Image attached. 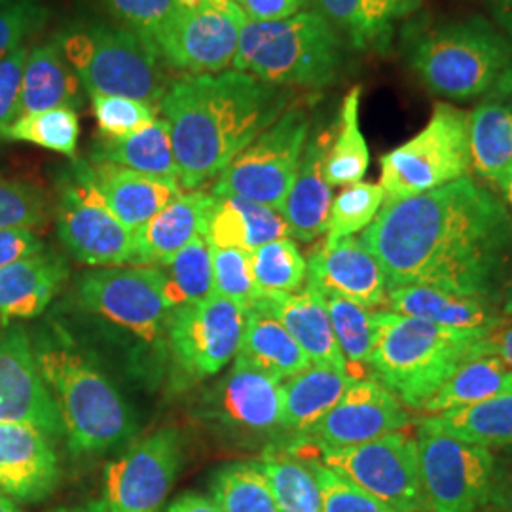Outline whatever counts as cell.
Instances as JSON below:
<instances>
[{"instance_id":"7bdbcfd3","label":"cell","mask_w":512,"mask_h":512,"mask_svg":"<svg viewBox=\"0 0 512 512\" xmlns=\"http://www.w3.org/2000/svg\"><path fill=\"white\" fill-rule=\"evenodd\" d=\"M325 298L336 344L346 361L349 376L351 368H370L374 348V311L342 296L325 294Z\"/></svg>"},{"instance_id":"ab89813d","label":"cell","mask_w":512,"mask_h":512,"mask_svg":"<svg viewBox=\"0 0 512 512\" xmlns=\"http://www.w3.org/2000/svg\"><path fill=\"white\" fill-rule=\"evenodd\" d=\"M211 499L222 512H281L256 461L220 467L211 482Z\"/></svg>"},{"instance_id":"30bf717a","label":"cell","mask_w":512,"mask_h":512,"mask_svg":"<svg viewBox=\"0 0 512 512\" xmlns=\"http://www.w3.org/2000/svg\"><path fill=\"white\" fill-rule=\"evenodd\" d=\"M55 226L65 249L82 264L112 268L135 262L133 232L110 211L88 162H74L61 175Z\"/></svg>"},{"instance_id":"74e56055","label":"cell","mask_w":512,"mask_h":512,"mask_svg":"<svg viewBox=\"0 0 512 512\" xmlns=\"http://www.w3.org/2000/svg\"><path fill=\"white\" fill-rule=\"evenodd\" d=\"M281 512H323L321 490L310 463L287 452L266 450L256 461Z\"/></svg>"},{"instance_id":"277c9868","label":"cell","mask_w":512,"mask_h":512,"mask_svg":"<svg viewBox=\"0 0 512 512\" xmlns=\"http://www.w3.org/2000/svg\"><path fill=\"white\" fill-rule=\"evenodd\" d=\"M490 330L444 329L395 311H374V378L421 410L459 366L488 351Z\"/></svg>"},{"instance_id":"7dc6e473","label":"cell","mask_w":512,"mask_h":512,"mask_svg":"<svg viewBox=\"0 0 512 512\" xmlns=\"http://www.w3.org/2000/svg\"><path fill=\"white\" fill-rule=\"evenodd\" d=\"M90 101L97 128L103 139L128 137L131 133L147 128L158 118V110L137 99L90 93Z\"/></svg>"},{"instance_id":"ee69618b","label":"cell","mask_w":512,"mask_h":512,"mask_svg":"<svg viewBox=\"0 0 512 512\" xmlns=\"http://www.w3.org/2000/svg\"><path fill=\"white\" fill-rule=\"evenodd\" d=\"M384 200L380 184L359 181L344 186L330 205L327 239L349 238L365 232L378 217Z\"/></svg>"},{"instance_id":"f6af8a7d","label":"cell","mask_w":512,"mask_h":512,"mask_svg":"<svg viewBox=\"0 0 512 512\" xmlns=\"http://www.w3.org/2000/svg\"><path fill=\"white\" fill-rule=\"evenodd\" d=\"M213 260V294L236 302L243 310L251 311L262 300L256 287L251 253L241 249L211 247Z\"/></svg>"},{"instance_id":"680465c9","label":"cell","mask_w":512,"mask_h":512,"mask_svg":"<svg viewBox=\"0 0 512 512\" xmlns=\"http://www.w3.org/2000/svg\"><path fill=\"white\" fill-rule=\"evenodd\" d=\"M165 512H222L219 505L202 494H184L177 497Z\"/></svg>"},{"instance_id":"83f0119b","label":"cell","mask_w":512,"mask_h":512,"mask_svg":"<svg viewBox=\"0 0 512 512\" xmlns=\"http://www.w3.org/2000/svg\"><path fill=\"white\" fill-rule=\"evenodd\" d=\"M385 304L389 311L444 329L492 330L501 321L497 306L490 302L421 285L387 287Z\"/></svg>"},{"instance_id":"be15d7a7","label":"cell","mask_w":512,"mask_h":512,"mask_svg":"<svg viewBox=\"0 0 512 512\" xmlns=\"http://www.w3.org/2000/svg\"><path fill=\"white\" fill-rule=\"evenodd\" d=\"M501 308H503V313H505V315L512 317V266L511 274H509V279H507V285H505L503 300H501Z\"/></svg>"},{"instance_id":"4316f807","label":"cell","mask_w":512,"mask_h":512,"mask_svg":"<svg viewBox=\"0 0 512 512\" xmlns=\"http://www.w3.org/2000/svg\"><path fill=\"white\" fill-rule=\"evenodd\" d=\"M67 277L65 260L50 251L0 268V321L38 317L61 291Z\"/></svg>"},{"instance_id":"9a60e30c","label":"cell","mask_w":512,"mask_h":512,"mask_svg":"<svg viewBox=\"0 0 512 512\" xmlns=\"http://www.w3.org/2000/svg\"><path fill=\"white\" fill-rule=\"evenodd\" d=\"M247 16L226 14L209 4L177 8L152 33L148 42L164 65L184 76L228 71L236 59L239 31Z\"/></svg>"},{"instance_id":"c3c4849f","label":"cell","mask_w":512,"mask_h":512,"mask_svg":"<svg viewBox=\"0 0 512 512\" xmlns=\"http://www.w3.org/2000/svg\"><path fill=\"white\" fill-rule=\"evenodd\" d=\"M308 463L321 490L323 512H397L376 497L366 494L363 488L348 478L323 465L319 459H311Z\"/></svg>"},{"instance_id":"ac0fdd59","label":"cell","mask_w":512,"mask_h":512,"mask_svg":"<svg viewBox=\"0 0 512 512\" xmlns=\"http://www.w3.org/2000/svg\"><path fill=\"white\" fill-rule=\"evenodd\" d=\"M408 423L404 404L382 382L361 378L306 437L319 448H348L403 431Z\"/></svg>"},{"instance_id":"7a4b0ae2","label":"cell","mask_w":512,"mask_h":512,"mask_svg":"<svg viewBox=\"0 0 512 512\" xmlns=\"http://www.w3.org/2000/svg\"><path fill=\"white\" fill-rule=\"evenodd\" d=\"M294 90L241 71L183 76L169 84L164 114L179 184L198 190L217 179L243 148L291 109Z\"/></svg>"},{"instance_id":"6125c7cd","label":"cell","mask_w":512,"mask_h":512,"mask_svg":"<svg viewBox=\"0 0 512 512\" xmlns=\"http://www.w3.org/2000/svg\"><path fill=\"white\" fill-rule=\"evenodd\" d=\"M48 512H110L105 505V501H92L86 505H76V507H61Z\"/></svg>"},{"instance_id":"bcb514c9","label":"cell","mask_w":512,"mask_h":512,"mask_svg":"<svg viewBox=\"0 0 512 512\" xmlns=\"http://www.w3.org/2000/svg\"><path fill=\"white\" fill-rule=\"evenodd\" d=\"M50 202L37 184L0 177V230H35L48 222Z\"/></svg>"},{"instance_id":"6f0895ef","label":"cell","mask_w":512,"mask_h":512,"mask_svg":"<svg viewBox=\"0 0 512 512\" xmlns=\"http://www.w3.org/2000/svg\"><path fill=\"white\" fill-rule=\"evenodd\" d=\"M488 351L497 355L505 365L512 368V321H499L488 334Z\"/></svg>"},{"instance_id":"d6a6232c","label":"cell","mask_w":512,"mask_h":512,"mask_svg":"<svg viewBox=\"0 0 512 512\" xmlns=\"http://www.w3.org/2000/svg\"><path fill=\"white\" fill-rule=\"evenodd\" d=\"M471 169L497 184L512 165V103L492 97L469 112Z\"/></svg>"},{"instance_id":"db71d44e","label":"cell","mask_w":512,"mask_h":512,"mask_svg":"<svg viewBox=\"0 0 512 512\" xmlns=\"http://www.w3.org/2000/svg\"><path fill=\"white\" fill-rule=\"evenodd\" d=\"M251 21H281L300 14L308 0H234Z\"/></svg>"},{"instance_id":"8fae6325","label":"cell","mask_w":512,"mask_h":512,"mask_svg":"<svg viewBox=\"0 0 512 512\" xmlns=\"http://www.w3.org/2000/svg\"><path fill=\"white\" fill-rule=\"evenodd\" d=\"M420 482L427 512H482L494 480V450L418 427Z\"/></svg>"},{"instance_id":"e0dca14e","label":"cell","mask_w":512,"mask_h":512,"mask_svg":"<svg viewBox=\"0 0 512 512\" xmlns=\"http://www.w3.org/2000/svg\"><path fill=\"white\" fill-rule=\"evenodd\" d=\"M0 423H25L50 439L63 435L54 395L46 384L27 332L0 329Z\"/></svg>"},{"instance_id":"91938a15","label":"cell","mask_w":512,"mask_h":512,"mask_svg":"<svg viewBox=\"0 0 512 512\" xmlns=\"http://www.w3.org/2000/svg\"><path fill=\"white\" fill-rule=\"evenodd\" d=\"M495 25L512 40V0H488Z\"/></svg>"},{"instance_id":"f1b7e54d","label":"cell","mask_w":512,"mask_h":512,"mask_svg":"<svg viewBox=\"0 0 512 512\" xmlns=\"http://www.w3.org/2000/svg\"><path fill=\"white\" fill-rule=\"evenodd\" d=\"M82 103L84 86L55 38L31 48L23 69L18 116L42 110H76Z\"/></svg>"},{"instance_id":"d4e9b609","label":"cell","mask_w":512,"mask_h":512,"mask_svg":"<svg viewBox=\"0 0 512 512\" xmlns=\"http://www.w3.org/2000/svg\"><path fill=\"white\" fill-rule=\"evenodd\" d=\"M95 184L114 217L135 232L183 194L179 181L158 179L128 167L93 162Z\"/></svg>"},{"instance_id":"60d3db41","label":"cell","mask_w":512,"mask_h":512,"mask_svg":"<svg viewBox=\"0 0 512 512\" xmlns=\"http://www.w3.org/2000/svg\"><path fill=\"white\" fill-rule=\"evenodd\" d=\"M251 266L262 298L298 293L308 279V260L291 238L258 247L251 253Z\"/></svg>"},{"instance_id":"2e32d148","label":"cell","mask_w":512,"mask_h":512,"mask_svg":"<svg viewBox=\"0 0 512 512\" xmlns=\"http://www.w3.org/2000/svg\"><path fill=\"white\" fill-rule=\"evenodd\" d=\"M184 461L177 429H162L135 442L105 469V505L110 512H160Z\"/></svg>"},{"instance_id":"11a10c76","label":"cell","mask_w":512,"mask_h":512,"mask_svg":"<svg viewBox=\"0 0 512 512\" xmlns=\"http://www.w3.org/2000/svg\"><path fill=\"white\" fill-rule=\"evenodd\" d=\"M501 458L495 456L494 480L482 512H512V446Z\"/></svg>"},{"instance_id":"b9f144b4","label":"cell","mask_w":512,"mask_h":512,"mask_svg":"<svg viewBox=\"0 0 512 512\" xmlns=\"http://www.w3.org/2000/svg\"><path fill=\"white\" fill-rule=\"evenodd\" d=\"M0 137L8 141L31 143L52 152H59L67 158H74L80 139V120L73 109L21 114L8 126L0 128Z\"/></svg>"},{"instance_id":"8d00e7d4","label":"cell","mask_w":512,"mask_h":512,"mask_svg":"<svg viewBox=\"0 0 512 512\" xmlns=\"http://www.w3.org/2000/svg\"><path fill=\"white\" fill-rule=\"evenodd\" d=\"M165 304L177 310L213 294V260L209 241L198 236L164 266H156Z\"/></svg>"},{"instance_id":"e575fe53","label":"cell","mask_w":512,"mask_h":512,"mask_svg":"<svg viewBox=\"0 0 512 512\" xmlns=\"http://www.w3.org/2000/svg\"><path fill=\"white\" fill-rule=\"evenodd\" d=\"M512 393V368L494 353H482L459 366L421 410L429 416L486 403Z\"/></svg>"},{"instance_id":"836d02e7","label":"cell","mask_w":512,"mask_h":512,"mask_svg":"<svg viewBox=\"0 0 512 512\" xmlns=\"http://www.w3.org/2000/svg\"><path fill=\"white\" fill-rule=\"evenodd\" d=\"M418 427L490 450L509 448L512 446V393L469 408L427 416Z\"/></svg>"},{"instance_id":"52a82bcc","label":"cell","mask_w":512,"mask_h":512,"mask_svg":"<svg viewBox=\"0 0 512 512\" xmlns=\"http://www.w3.org/2000/svg\"><path fill=\"white\" fill-rule=\"evenodd\" d=\"M54 38L86 92L129 97L160 110L171 80L147 38L103 21H76Z\"/></svg>"},{"instance_id":"681fc988","label":"cell","mask_w":512,"mask_h":512,"mask_svg":"<svg viewBox=\"0 0 512 512\" xmlns=\"http://www.w3.org/2000/svg\"><path fill=\"white\" fill-rule=\"evenodd\" d=\"M50 10L42 0H19L0 10V57L12 54L48 23Z\"/></svg>"},{"instance_id":"4dcf8cb0","label":"cell","mask_w":512,"mask_h":512,"mask_svg":"<svg viewBox=\"0 0 512 512\" xmlns=\"http://www.w3.org/2000/svg\"><path fill=\"white\" fill-rule=\"evenodd\" d=\"M236 357L279 382L293 378L311 365L310 357L296 344L289 330L258 308L247 313Z\"/></svg>"},{"instance_id":"9f6ffc18","label":"cell","mask_w":512,"mask_h":512,"mask_svg":"<svg viewBox=\"0 0 512 512\" xmlns=\"http://www.w3.org/2000/svg\"><path fill=\"white\" fill-rule=\"evenodd\" d=\"M421 2L423 0H370V6L374 16L393 29L395 21L416 14L420 10Z\"/></svg>"},{"instance_id":"5b68a950","label":"cell","mask_w":512,"mask_h":512,"mask_svg":"<svg viewBox=\"0 0 512 512\" xmlns=\"http://www.w3.org/2000/svg\"><path fill=\"white\" fill-rule=\"evenodd\" d=\"M35 353L73 452L103 454L135 437L131 406L86 353L65 338H42Z\"/></svg>"},{"instance_id":"603a6c76","label":"cell","mask_w":512,"mask_h":512,"mask_svg":"<svg viewBox=\"0 0 512 512\" xmlns=\"http://www.w3.org/2000/svg\"><path fill=\"white\" fill-rule=\"evenodd\" d=\"M255 308L270 313L289 330L296 344L310 357L311 365L348 372L330 323L327 298L313 285L306 283L298 293L264 296Z\"/></svg>"},{"instance_id":"03108f58","label":"cell","mask_w":512,"mask_h":512,"mask_svg":"<svg viewBox=\"0 0 512 512\" xmlns=\"http://www.w3.org/2000/svg\"><path fill=\"white\" fill-rule=\"evenodd\" d=\"M14 2H19V0H0V10L6 8V6H10V4H14Z\"/></svg>"},{"instance_id":"ffe728a7","label":"cell","mask_w":512,"mask_h":512,"mask_svg":"<svg viewBox=\"0 0 512 512\" xmlns=\"http://www.w3.org/2000/svg\"><path fill=\"white\" fill-rule=\"evenodd\" d=\"M59 478V458L44 431L25 423H0V492L38 503L54 494Z\"/></svg>"},{"instance_id":"4fadbf2b","label":"cell","mask_w":512,"mask_h":512,"mask_svg":"<svg viewBox=\"0 0 512 512\" xmlns=\"http://www.w3.org/2000/svg\"><path fill=\"white\" fill-rule=\"evenodd\" d=\"M76 298L84 310L143 342H154L162 334L171 313L156 266H112L86 272L76 281Z\"/></svg>"},{"instance_id":"816d5d0a","label":"cell","mask_w":512,"mask_h":512,"mask_svg":"<svg viewBox=\"0 0 512 512\" xmlns=\"http://www.w3.org/2000/svg\"><path fill=\"white\" fill-rule=\"evenodd\" d=\"M29 48L19 46L12 54L0 57V128L18 116L19 93Z\"/></svg>"},{"instance_id":"f35d334b","label":"cell","mask_w":512,"mask_h":512,"mask_svg":"<svg viewBox=\"0 0 512 512\" xmlns=\"http://www.w3.org/2000/svg\"><path fill=\"white\" fill-rule=\"evenodd\" d=\"M313 10L332 25L351 50H374L385 54L393 29L374 16L370 0H308Z\"/></svg>"},{"instance_id":"ba28073f","label":"cell","mask_w":512,"mask_h":512,"mask_svg":"<svg viewBox=\"0 0 512 512\" xmlns=\"http://www.w3.org/2000/svg\"><path fill=\"white\" fill-rule=\"evenodd\" d=\"M384 203L437 190L469 175V112L439 103L425 128L380 158Z\"/></svg>"},{"instance_id":"94428289","label":"cell","mask_w":512,"mask_h":512,"mask_svg":"<svg viewBox=\"0 0 512 512\" xmlns=\"http://www.w3.org/2000/svg\"><path fill=\"white\" fill-rule=\"evenodd\" d=\"M501 194H503V203L507 205V209L511 211L512 215V165L507 169V173L501 177V181L497 183Z\"/></svg>"},{"instance_id":"1f68e13d","label":"cell","mask_w":512,"mask_h":512,"mask_svg":"<svg viewBox=\"0 0 512 512\" xmlns=\"http://www.w3.org/2000/svg\"><path fill=\"white\" fill-rule=\"evenodd\" d=\"M92 160L128 167L158 179L179 181L171 131L165 118H156L150 126L128 137H101V141L93 147Z\"/></svg>"},{"instance_id":"7402d4cb","label":"cell","mask_w":512,"mask_h":512,"mask_svg":"<svg viewBox=\"0 0 512 512\" xmlns=\"http://www.w3.org/2000/svg\"><path fill=\"white\" fill-rule=\"evenodd\" d=\"M332 137L334 135H330L329 129L310 131L296 179L281 209L291 238L302 243H311L327 232L330 205L334 198L332 186L325 177V160Z\"/></svg>"},{"instance_id":"6da1fadb","label":"cell","mask_w":512,"mask_h":512,"mask_svg":"<svg viewBox=\"0 0 512 512\" xmlns=\"http://www.w3.org/2000/svg\"><path fill=\"white\" fill-rule=\"evenodd\" d=\"M361 241L387 287L421 285L497 306L512 266V215L503 200L461 177L382 205Z\"/></svg>"},{"instance_id":"d590c367","label":"cell","mask_w":512,"mask_h":512,"mask_svg":"<svg viewBox=\"0 0 512 512\" xmlns=\"http://www.w3.org/2000/svg\"><path fill=\"white\" fill-rule=\"evenodd\" d=\"M359 107L361 86H353L342 101L338 129L325 160V177L332 188L359 183L368 171L370 152L359 126Z\"/></svg>"},{"instance_id":"5bb4252c","label":"cell","mask_w":512,"mask_h":512,"mask_svg":"<svg viewBox=\"0 0 512 512\" xmlns=\"http://www.w3.org/2000/svg\"><path fill=\"white\" fill-rule=\"evenodd\" d=\"M247 313L219 294L171 310L165 329L175 365L190 378L215 376L238 355Z\"/></svg>"},{"instance_id":"44dd1931","label":"cell","mask_w":512,"mask_h":512,"mask_svg":"<svg viewBox=\"0 0 512 512\" xmlns=\"http://www.w3.org/2000/svg\"><path fill=\"white\" fill-rule=\"evenodd\" d=\"M209 414L234 431L270 433L281 427L283 385L236 357L232 370L211 395Z\"/></svg>"},{"instance_id":"d6986e66","label":"cell","mask_w":512,"mask_h":512,"mask_svg":"<svg viewBox=\"0 0 512 512\" xmlns=\"http://www.w3.org/2000/svg\"><path fill=\"white\" fill-rule=\"evenodd\" d=\"M317 291L342 296L366 308L387 300V277L378 258L355 236L327 239L308 258V279Z\"/></svg>"},{"instance_id":"484cf974","label":"cell","mask_w":512,"mask_h":512,"mask_svg":"<svg viewBox=\"0 0 512 512\" xmlns=\"http://www.w3.org/2000/svg\"><path fill=\"white\" fill-rule=\"evenodd\" d=\"M283 238H291V232L281 211L239 196H213L205 220V239L211 247L253 253Z\"/></svg>"},{"instance_id":"cb8c5ba5","label":"cell","mask_w":512,"mask_h":512,"mask_svg":"<svg viewBox=\"0 0 512 512\" xmlns=\"http://www.w3.org/2000/svg\"><path fill=\"white\" fill-rule=\"evenodd\" d=\"M213 194L190 190L133 232L135 266H164L198 236L205 238V220Z\"/></svg>"},{"instance_id":"9c48e42d","label":"cell","mask_w":512,"mask_h":512,"mask_svg":"<svg viewBox=\"0 0 512 512\" xmlns=\"http://www.w3.org/2000/svg\"><path fill=\"white\" fill-rule=\"evenodd\" d=\"M310 131L308 110H285L224 167L211 186V194L239 196L281 211L296 179Z\"/></svg>"},{"instance_id":"8992f818","label":"cell","mask_w":512,"mask_h":512,"mask_svg":"<svg viewBox=\"0 0 512 512\" xmlns=\"http://www.w3.org/2000/svg\"><path fill=\"white\" fill-rule=\"evenodd\" d=\"M348 44L315 10L281 21L245 19L232 67L287 90H323L344 69Z\"/></svg>"},{"instance_id":"e7e4bbea","label":"cell","mask_w":512,"mask_h":512,"mask_svg":"<svg viewBox=\"0 0 512 512\" xmlns=\"http://www.w3.org/2000/svg\"><path fill=\"white\" fill-rule=\"evenodd\" d=\"M0 512H21L12 497L0 492Z\"/></svg>"},{"instance_id":"f546056e","label":"cell","mask_w":512,"mask_h":512,"mask_svg":"<svg viewBox=\"0 0 512 512\" xmlns=\"http://www.w3.org/2000/svg\"><path fill=\"white\" fill-rule=\"evenodd\" d=\"M353 378L330 366L310 365L283 385L281 429L308 435L342 399Z\"/></svg>"},{"instance_id":"f5cc1de1","label":"cell","mask_w":512,"mask_h":512,"mask_svg":"<svg viewBox=\"0 0 512 512\" xmlns=\"http://www.w3.org/2000/svg\"><path fill=\"white\" fill-rule=\"evenodd\" d=\"M42 251H46L44 241L33 230H0V268H6L21 258L37 255Z\"/></svg>"},{"instance_id":"f907efd6","label":"cell","mask_w":512,"mask_h":512,"mask_svg":"<svg viewBox=\"0 0 512 512\" xmlns=\"http://www.w3.org/2000/svg\"><path fill=\"white\" fill-rule=\"evenodd\" d=\"M101 4L122 27L147 40L179 8L177 0H101Z\"/></svg>"},{"instance_id":"3957f363","label":"cell","mask_w":512,"mask_h":512,"mask_svg":"<svg viewBox=\"0 0 512 512\" xmlns=\"http://www.w3.org/2000/svg\"><path fill=\"white\" fill-rule=\"evenodd\" d=\"M403 55L421 84L448 101L512 95V40L492 19H414Z\"/></svg>"},{"instance_id":"7c38bea8","label":"cell","mask_w":512,"mask_h":512,"mask_svg":"<svg viewBox=\"0 0 512 512\" xmlns=\"http://www.w3.org/2000/svg\"><path fill=\"white\" fill-rule=\"evenodd\" d=\"M319 461L397 512H427L416 439L395 431L348 448H319Z\"/></svg>"}]
</instances>
